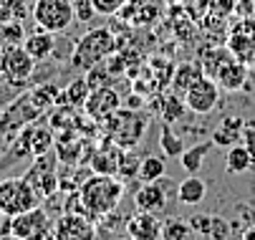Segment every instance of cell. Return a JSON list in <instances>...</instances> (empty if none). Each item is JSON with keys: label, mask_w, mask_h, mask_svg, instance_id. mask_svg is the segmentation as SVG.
<instances>
[{"label": "cell", "mask_w": 255, "mask_h": 240, "mask_svg": "<svg viewBox=\"0 0 255 240\" xmlns=\"http://www.w3.org/2000/svg\"><path fill=\"white\" fill-rule=\"evenodd\" d=\"M35 61L23 46H3L0 51V74L5 84L13 89H20L28 84V79L35 74Z\"/></svg>", "instance_id": "cell-7"}, {"label": "cell", "mask_w": 255, "mask_h": 240, "mask_svg": "<svg viewBox=\"0 0 255 240\" xmlns=\"http://www.w3.org/2000/svg\"><path fill=\"white\" fill-rule=\"evenodd\" d=\"M53 238L56 240H96V225L84 213H63L53 223Z\"/></svg>", "instance_id": "cell-11"}, {"label": "cell", "mask_w": 255, "mask_h": 240, "mask_svg": "<svg viewBox=\"0 0 255 240\" xmlns=\"http://www.w3.org/2000/svg\"><path fill=\"white\" fill-rule=\"evenodd\" d=\"M3 233H13V235H18L23 240H41L48 233H53V223H51L48 213L38 205V208H33V210H25L20 215L8 218Z\"/></svg>", "instance_id": "cell-8"}, {"label": "cell", "mask_w": 255, "mask_h": 240, "mask_svg": "<svg viewBox=\"0 0 255 240\" xmlns=\"http://www.w3.org/2000/svg\"><path fill=\"white\" fill-rule=\"evenodd\" d=\"M210 238L212 240H228L230 238V220L212 215V225H210Z\"/></svg>", "instance_id": "cell-35"}, {"label": "cell", "mask_w": 255, "mask_h": 240, "mask_svg": "<svg viewBox=\"0 0 255 240\" xmlns=\"http://www.w3.org/2000/svg\"><path fill=\"white\" fill-rule=\"evenodd\" d=\"M71 3H74V13L79 23H91L94 15H99L94 8V0H71Z\"/></svg>", "instance_id": "cell-34"}, {"label": "cell", "mask_w": 255, "mask_h": 240, "mask_svg": "<svg viewBox=\"0 0 255 240\" xmlns=\"http://www.w3.org/2000/svg\"><path fill=\"white\" fill-rule=\"evenodd\" d=\"M0 240H23V238H18L13 233H0Z\"/></svg>", "instance_id": "cell-44"}, {"label": "cell", "mask_w": 255, "mask_h": 240, "mask_svg": "<svg viewBox=\"0 0 255 240\" xmlns=\"http://www.w3.org/2000/svg\"><path fill=\"white\" fill-rule=\"evenodd\" d=\"M127 5V0H94V8L99 15H117L122 8Z\"/></svg>", "instance_id": "cell-36"}, {"label": "cell", "mask_w": 255, "mask_h": 240, "mask_svg": "<svg viewBox=\"0 0 255 240\" xmlns=\"http://www.w3.org/2000/svg\"><path fill=\"white\" fill-rule=\"evenodd\" d=\"M124 197V180L117 175H89L86 182L79 187L81 213L91 220H101L114 215Z\"/></svg>", "instance_id": "cell-1"}, {"label": "cell", "mask_w": 255, "mask_h": 240, "mask_svg": "<svg viewBox=\"0 0 255 240\" xmlns=\"http://www.w3.org/2000/svg\"><path fill=\"white\" fill-rule=\"evenodd\" d=\"M210 147H212V139H210V142H200V144H192L190 149H185V152H182V157H179V164L185 167V172H190V175L200 172V167H202V159L207 157Z\"/></svg>", "instance_id": "cell-25"}, {"label": "cell", "mask_w": 255, "mask_h": 240, "mask_svg": "<svg viewBox=\"0 0 255 240\" xmlns=\"http://www.w3.org/2000/svg\"><path fill=\"white\" fill-rule=\"evenodd\" d=\"M230 58H235V53H233L230 48H205V51L200 53V63H202L205 76L215 79L217 71H220V68H223Z\"/></svg>", "instance_id": "cell-22"}, {"label": "cell", "mask_w": 255, "mask_h": 240, "mask_svg": "<svg viewBox=\"0 0 255 240\" xmlns=\"http://www.w3.org/2000/svg\"><path fill=\"white\" fill-rule=\"evenodd\" d=\"M58 94H61V89H58L56 84H41V86H35V89L30 91V99L35 101V107H38L41 112H46V109L56 107Z\"/></svg>", "instance_id": "cell-29"}, {"label": "cell", "mask_w": 255, "mask_h": 240, "mask_svg": "<svg viewBox=\"0 0 255 240\" xmlns=\"http://www.w3.org/2000/svg\"><path fill=\"white\" fill-rule=\"evenodd\" d=\"M253 164H255V159H253L250 149H248L243 142H238V144H233V147L228 149V162H225V167H228L230 175H243V172H248Z\"/></svg>", "instance_id": "cell-23"}, {"label": "cell", "mask_w": 255, "mask_h": 240, "mask_svg": "<svg viewBox=\"0 0 255 240\" xmlns=\"http://www.w3.org/2000/svg\"><path fill=\"white\" fill-rule=\"evenodd\" d=\"M210 225H212V215H192L190 218V228L195 230V235H210Z\"/></svg>", "instance_id": "cell-39"}, {"label": "cell", "mask_w": 255, "mask_h": 240, "mask_svg": "<svg viewBox=\"0 0 255 240\" xmlns=\"http://www.w3.org/2000/svg\"><path fill=\"white\" fill-rule=\"evenodd\" d=\"M157 15H159V10H157L152 3H141V8H139V13H136V18H134V23H131V25L144 28V25L154 23V20H157Z\"/></svg>", "instance_id": "cell-37"}, {"label": "cell", "mask_w": 255, "mask_h": 240, "mask_svg": "<svg viewBox=\"0 0 255 240\" xmlns=\"http://www.w3.org/2000/svg\"><path fill=\"white\" fill-rule=\"evenodd\" d=\"M139 157L134 154V149H124V157H122V164H119V175L117 177H122V180H131V177H136L139 175Z\"/></svg>", "instance_id": "cell-32"}, {"label": "cell", "mask_w": 255, "mask_h": 240, "mask_svg": "<svg viewBox=\"0 0 255 240\" xmlns=\"http://www.w3.org/2000/svg\"><path fill=\"white\" fill-rule=\"evenodd\" d=\"M238 142H243V131L230 129V126H225V124H220L217 129H212V144L230 149V147H233V144H238Z\"/></svg>", "instance_id": "cell-31"}, {"label": "cell", "mask_w": 255, "mask_h": 240, "mask_svg": "<svg viewBox=\"0 0 255 240\" xmlns=\"http://www.w3.org/2000/svg\"><path fill=\"white\" fill-rule=\"evenodd\" d=\"M152 124V117L149 112L144 109H129V107H122L119 112H114L104 121V126L109 129V139L114 144H119L122 149H136L139 142L144 139V131Z\"/></svg>", "instance_id": "cell-3"}, {"label": "cell", "mask_w": 255, "mask_h": 240, "mask_svg": "<svg viewBox=\"0 0 255 240\" xmlns=\"http://www.w3.org/2000/svg\"><path fill=\"white\" fill-rule=\"evenodd\" d=\"M167 5H185V3H190V0H164Z\"/></svg>", "instance_id": "cell-45"}, {"label": "cell", "mask_w": 255, "mask_h": 240, "mask_svg": "<svg viewBox=\"0 0 255 240\" xmlns=\"http://www.w3.org/2000/svg\"><path fill=\"white\" fill-rule=\"evenodd\" d=\"M190 109H187V104H185V96H179V94H164V101H162V119H164V124H177L179 119H185V114H187Z\"/></svg>", "instance_id": "cell-24"}, {"label": "cell", "mask_w": 255, "mask_h": 240, "mask_svg": "<svg viewBox=\"0 0 255 240\" xmlns=\"http://www.w3.org/2000/svg\"><path fill=\"white\" fill-rule=\"evenodd\" d=\"M195 230L190 228V220H179V218H169L167 223H162V240H192Z\"/></svg>", "instance_id": "cell-28"}, {"label": "cell", "mask_w": 255, "mask_h": 240, "mask_svg": "<svg viewBox=\"0 0 255 240\" xmlns=\"http://www.w3.org/2000/svg\"><path fill=\"white\" fill-rule=\"evenodd\" d=\"M41 205V195L30 187L25 177L0 180V215L13 218Z\"/></svg>", "instance_id": "cell-5"}, {"label": "cell", "mask_w": 255, "mask_h": 240, "mask_svg": "<svg viewBox=\"0 0 255 240\" xmlns=\"http://www.w3.org/2000/svg\"><path fill=\"white\" fill-rule=\"evenodd\" d=\"M159 147L164 152V157H182L185 152V142H182V136L172 129V124H162V131H159Z\"/></svg>", "instance_id": "cell-27"}, {"label": "cell", "mask_w": 255, "mask_h": 240, "mask_svg": "<svg viewBox=\"0 0 255 240\" xmlns=\"http://www.w3.org/2000/svg\"><path fill=\"white\" fill-rule=\"evenodd\" d=\"M220 124H225V126H230V129H238V131L245 129V119H243L240 114H230V117H225Z\"/></svg>", "instance_id": "cell-41"}, {"label": "cell", "mask_w": 255, "mask_h": 240, "mask_svg": "<svg viewBox=\"0 0 255 240\" xmlns=\"http://www.w3.org/2000/svg\"><path fill=\"white\" fill-rule=\"evenodd\" d=\"M56 152L51 149L48 154H41V157H35V162L28 167V172H25V180L30 182V187L41 195V200L46 197H53L61 187H58V172H56Z\"/></svg>", "instance_id": "cell-9"}, {"label": "cell", "mask_w": 255, "mask_h": 240, "mask_svg": "<svg viewBox=\"0 0 255 240\" xmlns=\"http://www.w3.org/2000/svg\"><path fill=\"white\" fill-rule=\"evenodd\" d=\"M141 3H144V0H127V5L114 15V18H119V20H124L127 25L129 23H134V18H136V13H139V8H141Z\"/></svg>", "instance_id": "cell-38"}, {"label": "cell", "mask_w": 255, "mask_h": 240, "mask_svg": "<svg viewBox=\"0 0 255 240\" xmlns=\"http://www.w3.org/2000/svg\"><path fill=\"white\" fill-rule=\"evenodd\" d=\"M202 76H205V71H202V63H200V61H185V63H179V66L174 68L169 89H172L174 94H179V96H185L187 89H190L192 84H197Z\"/></svg>", "instance_id": "cell-17"}, {"label": "cell", "mask_w": 255, "mask_h": 240, "mask_svg": "<svg viewBox=\"0 0 255 240\" xmlns=\"http://www.w3.org/2000/svg\"><path fill=\"white\" fill-rule=\"evenodd\" d=\"M23 48L35 58V61H48L51 56H53V51H56V33H48V30H43V28H38V30H33V33H28L25 36V41H23Z\"/></svg>", "instance_id": "cell-16"}, {"label": "cell", "mask_w": 255, "mask_h": 240, "mask_svg": "<svg viewBox=\"0 0 255 240\" xmlns=\"http://www.w3.org/2000/svg\"><path fill=\"white\" fill-rule=\"evenodd\" d=\"M109 240H129V238H109Z\"/></svg>", "instance_id": "cell-46"}, {"label": "cell", "mask_w": 255, "mask_h": 240, "mask_svg": "<svg viewBox=\"0 0 255 240\" xmlns=\"http://www.w3.org/2000/svg\"><path fill=\"white\" fill-rule=\"evenodd\" d=\"M122 157H124V149L109 139V142H104V144L91 154L89 167H91V172H96V175H119Z\"/></svg>", "instance_id": "cell-14"}, {"label": "cell", "mask_w": 255, "mask_h": 240, "mask_svg": "<svg viewBox=\"0 0 255 240\" xmlns=\"http://www.w3.org/2000/svg\"><path fill=\"white\" fill-rule=\"evenodd\" d=\"M23 41H25V30L20 20L0 23V43L3 46H23Z\"/></svg>", "instance_id": "cell-30"}, {"label": "cell", "mask_w": 255, "mask_h": 240, "mask_svg": "<svg viewBox=\"0 0 255 240\" xmlns=\"http://www.w3.org/2000/svg\"><path fill=\"white\" fill-rule=\"evenodd\" d=\"M185 104L192 114H210L220 104V84L210 76H202L197 84H192L185 94Z\"/></svg>", "instance_id": "cell-12"}, {"label": "cell", "mask_w": 255, "mask_h": 240, "mask_svg": "<svg viewBox=\"0 0 255 240\" xmlns=\"http://www.w3.org/2000/svg\"><path fill=\"white\" fill-rule=\"evenodd\" d=\"M207 197V185L197 175H190L187 180H182L177 187V200L182 205H200Z\"/></svg>", "instance_id": "cell-21"}, {"label": "cell", "mask_w": 255, "mask_h": 240, "mask_svg": "<svg viewBox=\"0 0 255 240\" xmlns=\"http://www.w3.org/2000/svg\"><path fill=\"white\" fill-rule=\"evenodd\" d=\"M25 134H28V144H30V154L33 157H41V154H48L56 144V136H53V129L51 126H41V124H30L25 126Z\"/></svg>", "instance_id": "cell-20"}, {"label": "cell", "mask_w": 255, "mask_h": 240, "mask_svg": "<svg viewBox=\"0 0 255 240\" xmlns=\"http://www.w3.org/2000/svg\"><path fill=\"white\" fill-rule=\"evenodd\" d=\"M164 175H167V164H164L162 157H154V154L141 157V162H139V175H136L141 182H154V180H162Z\"/></svg>", "instance_id": "cell-26"}, {"label": "cell", "mask_w": 255, "mask_h": 240, "mask_svg": "<svg viewBox=\"0 0 255 240\" xmlns=\"http://www.w3.org/2000/svg\"><path fill=\"white\" fill-rule=\"evenodd\" d=\"M114 51H119V41L114 36V30L109 28H91L86 36L76 43L74 53H71V68L74 71L86 74L89 68L104 63Z\"/></svg>", "instance_id": "cell-2"}, {"label": "cell", "mask_w": 255, "mask_h": 240, "mask_svg": "<svg viewBox=\"0 0 255 240\" xmlns=\"http://www.w3.org/2000/svg\"><path fill=\"white\" fill-rule=\"evenodd\" d=\"M215 81L220 84V89H225V91H238V89H243L245 81H248V68H245L243 61L230 58V61L220 68V71H217Z\"/></svg>", "instance_id": "cell-19"}, {"label": "cell", "mask_w": 255, "mask_h": 240, "mask_svg": "<svg viewBox=\"0 0 255 240\" xmlns=\"http://www.w3.org/2000/svg\"><path fill=\"white\" fill-rule=\"evenodd\" d=\"M30 15H33L38 28L56 33V36L66 33L71 28V23L76 20L74 3H71V0H33Z\"/></svg>", "instance_id": "cell-6"}, {"label": "cell", "mask_w": 255, "mask_h": 240, "mask_svg": "<svg viewBox=\"0 0 255 240\" xmlns=\"http://www.w3.org/2000/svg\"><path fill=\"white\" fill-rule=\"evenodd\" d=\"M243 240H255V223H253V228L250 225L243 228Z\"/></svg>", "instance_id": "cell-43"}, {"label": "cell", "mask_w": 255, "mask_h": 240, "mask_svg": "<svg viewBox=\"0 0 255 240\" xmlns=\"http://www.w3.org/2000/svg\"><path fill=\"white\" fill-rule=\"evenodd\" d=\"M122 104H124V99H122V94L117 91L114 84L99 86V89H91L89 91V99H86V104H84V114L91 121L104 124L114 112L122 109Z\"/></svg>", "instance_id": "cell-10"}, {"label": "cell", "mask_w": 255, "mask_h": 240, "mask_svg": "<svg viewBox=\"0 0 255 240\" xmlns=\"http://www.w3.org/2000/svg\"><path fill=\"white\" fill-rule=\"evenodd\" d=\"M243 144L250 149V154H253V159H255V126L245 124V129H243Z\"/></svg>", "instance_id": "cell-40"}, {"label": "cell", "mask_w": 255, "mask_h": 240, "mask_svg": "<svg viewBox=\"0 0 255 240\" xmlns=\"http://www.w3.org/2000/svg\"><path fill=\"white\" fill-rule=\"evenodd\" d=\"M169 190H172V182H167L164 177L162 180H154V182H141L136 195H134V202H136V210H144V213H162L167 208V200H169Z\"/></svg>", "instance_id": "cell-13"}, {"label": "cell", "mask_w": 255, "mask_h": 240, "mask_svg": "<svg viewBox=\"0 0 255 240\" xmlns=\"http://www.w3.org/2000/svg\"><path fill=\"white\" fill-rule=\"evenodd\" d=\"M0 149H3V142H0Z\"/></svg>", "instance_id": "cell-47"}, {"label": "cell", "mask_w": 255, "mask_h": 240, "mask_svg": "<svg viewBox=\"0 0 255 240\" xmlns=\"http://www.w3.org/2000/svg\"><path fill=\"white\" fill-rule=\"evenodd\" d=\"M89 91H91V86H89L86 76L74 79V81H71V84H68V86H66L61 94H58V99H56V109H61V107L84 109L86 99H89Z\"/></svg>", "instance_id": "cell-18"}, {"label": "cell", "mask_w": 255, "mask_h": 240, "mask_svg": "<svg viewBox=\"0 0 255 240\" xmlns=\"http://www.w3.org/2000/svg\"><path fill=\"white\" fill-rule=\"evenodd\" d=\"M127 238L129 240H162V223L154 213L139 210L127 220Z\"/></svg>", "instance_id": "cell-15"}, {"label": "cell", "mask_w": 255, "mask_h": 240, "mask_svg": "<svg viewBox=\"0 0 255 240\" xmlns=\"http://www.w3.org/2000/svg\"><path fill=\"white\" fill-rule=\"evenodd\" d=\"M144 94H139V91H134L129 99H127V107L129 109H141V104H144V99H141Z\"/></svg>", "instance_id": "cell-42"}, {"label": "cell", "mask_w": 255, "mask_h": 240, "mask_svg": "<svg viewBox=\"0 0 255 240\" xmlns=\"http://www.w3.org/2000/svg\"><path fill=\"white\" fill-rule=\"evenodd\" d=\"M86 76V81H89V86L91 89H99V86H109V84H114V76L106 71V68H101V63L99 66H94V68H89V71L84 74Z\"/></svg>", "instance_id": "cell-33"}, {"label": "cell", "mask_w": 255, "mask_h": 240, "mask_svg": "<svg viewBox=\"0 0 255 240\" xmlns=\"http://www.w3.org/2000/svg\"><path fill=\"white\" fill-rule=\"evenodd\" d=\"M41 114L43 112L35 107V101L30 99V91L15 96L10 104L0 112V142L10 144L25 126H30L33 121H38Z\"/></svg>", "instance_id": "cell-4"}]
</instances>
